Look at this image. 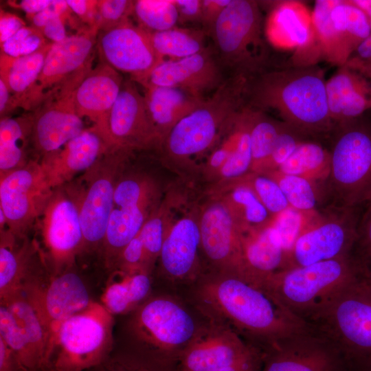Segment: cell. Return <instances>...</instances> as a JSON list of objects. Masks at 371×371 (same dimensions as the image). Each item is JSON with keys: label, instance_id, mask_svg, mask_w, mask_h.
Listing matches in <instances>:
<instances>
[{"label": "cell", "instance_id": "55", "mask_svg": "<svg viewBox=\"0 0 371 371\" xmlns=\"http://www.w3.org/2000/svg\"><path fill=\"white\" fill-rule=\"evenodd\" d=\"M262 361L263 351L258 348H255L243 359L219 371H260Z\"/></svg>", "mask_w": 371, "mask_h": 371}, {"label": "cell", "instance_id": "7", "mask_svg": "<svg viewBox=\"0 0 371 371\" xmlns=\"http://www.w3.org/2000/svg\"><path fill=\"white\" fill-rule=\"evenodd\" d=\"M351 256L280 271L261 286L306 323L326 302L361 274Z\"/></svg>", "mask_w": 371, "mask_h": 371}, {"label": "cell", "instance_id": "45", "mask_svg": "<svg viewBox=\"0 0 371 371\" xmlns=\"http://www.w3.org/2000/svg\"><path fill=\"white\" fill-rule=\"evenodd\" d=\"M238 180L252 189L272 216L290 207L278 184L269 175L251 172Z\"/></svg>", "mask_w": 371, "mask_h": 371}, {"label": "cell", "instance_id": "46", "mask_svg": "<svg viewBox=\"0 0 371 371\" xmlns=\"http://www.w3.org/2000/svg\"><path fill=\"white\" fill-rule=\"evenodd\" d=\"M164 207L162 203L138 234L143 245L145 265L159 256L165 235L170 225Z\"/></svg>", "mask_w": 371, "mask_h": 371}, {"label": "cell", "instance_id": "22", "mask_svg": "<svg viewBox=\"0 0 371 371\" xmlns=\"http://www.w3.org/2000/svg\"><path fill=\"white\" fill-rule=\"evenodd\" d=\"M333 124L356 119L371 109V67L350 57L326 82Z\"/></svg>", "mask_w": 371, "mask_h": 371}, {"label": "cell", "instance_id": "60", "mask_svg": "<svg viewBox=\"0 0 371 371\" xmlns=\"http://www.w3.org/2000/svg\"><path fill=\"white\" fill-rule=\"evenodd\" d=\"M52 1L23 0L19 3V8L31 16L47 8Z\"/></svg>", "mask_w": 371, "mask_h": 371}, {"label": "cell", "instance_id": "19", "mask_svg": "<svg viewBox=\"0 0 371 371\" xmlns=\"http://www.w3.org/2000/svg\"><path fill=\"white\" fill-rule=\"evenodd\" d=\"M201 249L225 273L241 276V235L233 216L218 196L198 214Z\"/></svg>", "mask_w": 371, "mask_h": 371}, {"label": "cell", "instance_id": "8", "mask_svg": "<svg viewBox=\"0 0 371 371\" xmlns=\"http://www.w3.org/2000/svg\"><path fill=\"white\" fill-rule=\"evenodd\" d=\"M128 163L116 183L103 243L109 258L120 256L162 203L157 181L144 172L129 170Z\"/></svg>", "mask_w": 371, "mask_h": 371}, {"label": "cell", "instance_id": "42", "mask_svg": "<svg viewBox=\"0 0 371 371\" xmlns=\"http://www.w3.org/2000/svg\"><path fill=\"white\" fill-rule=\"evenodd\" d=\"M150 288L148 276L145 273H135L109 286L104 297V304L112 313H124L142 300L148 293Z\"/></svg>", "mask_w": 371, "mask_h": 371}, {"label": "cell", "instance_id": "33", "mask_svg": "<svg viewBox=\"0 0 371 371\" xmlns=\"http://www.w3.org/2000/svg\"><path fill=\"white\" fill-rule=\"evenodd\" d=\"M218 197L229 209L240 233L268 225L272 215L252 189L241 181L226 183Z\"/></svg>", "mask_w": 371, "mask_h": 371}, {"label": "cell", "instance_id": "49", "mask_svg": "<svg viewBox=\"0 0 371 371\" xmlns=\"http://www.w3.org/2000/svg\"><path fill=\"white\" fill-rule=\"evenodd\" d=\"M47 43L39 30L25 26L1 44V53L14 58L20 57L37 51Z\"/></svg>", "mask_w": 371, "mask_h": 371}, {"label": "cell", "instance_id": "32", "mask_svg": "<svg viewBox=\"0 0 371 371\" xmlns=\"http://www.w3.org/2000/svg\"><path fill=\"white\" fill-rule=\"evenodd\" d=\"M330 17L340 58L344 64L370 34V20L353 1L335 0Z\"/></svg>", "mask_w": 371, "mask_h": 371}, {"label": "cell", "instance_id": "38", "mask_svg": "<svg viewBox=\"0 0 371 371\" xmlns=\"http://www.w3.org/2000/svg\"><path fill=\"white\" fill-rule=\"evenodd\" d=\"M0 227V291L3 299L16 292L15 285L27 269L31 250L25 243L17 249L14 246L17 238L8 225H1Z\"/></svg>", "mask_w": 371, "mask_h": 371}, {"label": "cell", "instance_id": "13", "mask_svg": "<svg viewBox=\"0 0 371 371\" xmlns=\"http://www.w3.org/2000/svg\"><path fill=\"white\" fill-rule=\"evenodd\" d=\"M56 272L72 264L84 247L78 196L73 181L57 187L36 221Z\"/></svg>", "mask_w": 371, "mask_h": 371}, {"label": "cell", "instance_id": "44", "mask_svg": "<svg viewBox=\"0 0 371 371\" xmlns=\"http://www.w3.org/2000/svg\"><path fill=\"white\" fill-rule=\"evenodd\" d=\"M251 109L248 107L247 117L237 143L227 161L218 172L221 179L225 183L236 181L251 172Z\"/></svg>", "mask_w": 371, "mask_h": 371}, {"label": "cell", "instance_id": "57", "mask_svg": "<svg viewBox=\"0 0 371 371\" xmlns=\"http://www.w3.org/2000/svg\"><path fill=\"white\" fill-rule=\"evenodd\" d=\"M40 31L45 37L53 43L62 41L67 37L63 19L59 15L49 19Z\"/></svg>", "mask_w": 371, "mask_h": 371}, {"label": "cell", "instance_id": "54", "mask_svg": "<svg viewBox=\"0 0 371 371\" xmlns=\"http://www.w3.org/2000/svg\"><path fill=\"white\" fill-rule=\"evenodd\" d=\"M66 2L70 10L88 23L89 26H93L98 23V1L67 0Z\"/></svg>", "mask_w": 371, "mask_h": 371}, {"label": "cell", "instance_id": "24", "mask_svg": "<svg viewBox=\"0 0 371 371\" xmlns=\"http://www.w3.org/2000/svg\"><path fill=\"white\" fill-rule=\"evenodd\" d=\"M123 82V76L119 71L100 61L73 91L74 104L78 115L82 119L89 118L93 123L91 126L110 146L109 117Z\"/></svg>", "mask_w": 371, "mask_h": 371}, {"label": "cell", "instance_id": "16", "mask_svg": "<svg viewBox=\"0 0 371 371\" xmlns=\"http://www.w3.org/2000/svg\"><path fill=\"white\" fill-rule=\"evenodd\" d=\"M111 146L131 153L156 149L160 144L146 108L144 95L135 82L124 80L109 121Z\"/></svg>", "mask_w": 371, "mask_h": 371}, {"label": "cell", "instance_id": "63", "mask_svg": "<svg viewBox=\"0 0 371 371\" xmlns=\"http://www.w3.org/2000/svg\"><path fill=\"white\" fill-rule=\"evenodd\" d=\"M370 26H371V19H370Z\"/></svg>", "mask_w": 371, "mask_h": 371}, {"label": "cell", "instance_id": "17", "mask_svg": "<svg viewBox=\"0 0 371 371\" xmlns=\"http://www.w3.org/2000/svg\"><path fill=\"white\" fill-rule=\"evenodd\" d=\"M135 328L148 344L161 351L186 350L199 331L190 314L178 302L157 297L143 305Z\"/></svg>", "mask_w": 371, "mask_h": 371}, {"label": "cell", "instance_id": "23", "mask_svg": "<svg viewBox=\"0 0 371 371\" xmlns=\"http://www.w3.org/2000/svg\"><path fill=\"white\" fill-rule=\"evenodd\" d=\"M255 348L224 325L199 330L184 350L182 371H219L243 359Z\"/></svg>", "mask_w": 371, "mask_h": 371}, {"label": "cell", "instance_id": "43", "mask_svg": "<svg viewBox=\"0 0 371 371\" xmlns=\"http://www.w3.org/2000/svg\"><path fill=\"white\" fill-rule=\"evenodd\" d=\"M319 210L304 212L289 207L272 216L270 225L276 231L288 254L298 238L320 217Z\"/></svg>", "mask_w": 371, "mask_h": 371}, {"label": "cell", "instance_id": "59", "mask_svg": "<svg viewBox=\"0 0 371 371\" xmlns=\"http://www.w3.org/2000/svg\"><path fill=\"white\" fill-rule=\"evenodd\" d=\"M350 57L371 67V33L358 45Z\"/></svg>", "mask_w": 371, "mask_h": 371}, {"label": "cell", "instance_id": "15", "mask_svg": "<svg viewBox=\"0 0 371 371\" xmlns=\"http://www.w3.org/2000/svg\"><path fill=\"white\" fill-rule=\"evenodd\" d=\"M265 21L264 31L268 43L280 49L294 50L291 62L311 65L310 56L315 60L322 56L312 14L304 3L280 1L272 3Z\"/></svg>", "mask_w": 371, "mask_h": 371}, {"label": "cell", "instance_id": "61", "mask_svg": "<svg viewBox=\"0 0 371 371\" xmlns=\"http://www.w3.org/2000/svg\"><path fill=\"white\" fill-rule=\"evenodd\" d=\"M371 19V1H353Z\"/></svg>", "mask_w": 371, "mask_h": 371}, {"label": "cell", "instance_id": "18", "mask_svg": "<svg viewBox=\"0 0 371 371\" xmlns=\"http://www.w3.org/2000/svg\"><path fill=\"white\" fill-rule=\"evenodd\" d=\"M74 90L50 95L31 115L30 142L41 159L58 152L85 129L74 106Z\"/></svg>", "mask_w": 371, "mask_h": 371}, {"label": "cell", "instance_id": "36", "mask_svg": "<svg viewBox=\"0 0 371 371\" xmlns=\"http://www.w3.org/2000/svg\"><path fill=\"white\" fill-rule=\"evenodd\" d=\"M330 170V152L313 139L301 143L291 156L277 170L322 184Z\"/></svg>", "mask_w": 371, "mask_h": 371}, {"label": "cell", "instance_id": "6", "mask_svg": "<svg viewBox=\"0 0 371 371\" xmlns=\"http://www.w3.org/2000/svg\"><path fill=\"white\" fill-rule=\"evenodd\" d=\"M259 3L231 0L221 14L210 36L219 63L232 72L251 78L270 65Z\"/></svg>", "mask_w": 371, "mask_h": 371}, {"label": "cell", "instance_id": "58", "mask_svg": "<svg viewBox=\"0 0 371 371\" xmlns=\"http://www.w3.org/2000/svg\"><path fill=\"white\" fill-rule=\"evenodd\" d=\"M13 97L5 82L0 78V113L1 117H5L15 109Z\"/></svg>", "mask_w": 371, "mask_h": 371}, {"label": "cell", "instance_id": "5", "mask_svg": "<svg viewBox=\"0 0 371 371\" xmlns=\"http://www.w3.org/2000/svg\"><path fill=\"white\" fill-rule=\"evenodd\" d=\"M330 170L323 183L329 207L363 206L371 199V118L366 113L334 124Z\"/></svg>", "mask_w": 371, "mask_h": 371}, {"label": "cell", "instance_id": "31", "mask_svg": "<svg viewBox=\"0 0 371 371\" xmlns=\"http://www.w3.org/2000/svg\"><path fill=\"white\" fill-rule=\"evenodd\" d=\"M53 43L26 56L11 57L1 53V79L9 88L15 107L34 110V95L45 59Z\"/></svg>", "mask_w": 371, "mask_h": 371}, {"label": "cell", "instance_id": "56", "mask_svg": "<svg viewBox=\"0 0 371 371\" xmlns=\"http://www.w3.org/2000/svg\"><path fill=\"white\" fill-rule=\"evenodd\" d=\"M25 26V22L16 15L1 12L0 17L1 44L5 42Z\"/></svg>", "mask_w": 371, "mask_h": 371}, {"label": "cell", "instance_id": "10", "mask_svg": "<svg viewBox=\"0 0 371 371\" xmlns=\"http://www.w3.org/2000/svg\"><path fill=\"white\" fill-rule=\"evenodd\" d=\"M55 188L39 158L0 177V210L16 238H25L43 214Z\"/></svg>", "mask_w": 371, "mask_h": 371}, {"label": "cell", "instance_id": "14", "mask_svg": "<svg viewBox=\"0 0 371 371\" xmlns=\"http://www.w3.org/2000/svg\"><path fill=\"white\" fill-rule=\"evenodd\" d=\"M100 61L142 85L161 62L155 52L149 32L131 19L100 29L96 41Z\"/></svg>", "mask_w": 371, "mask_h": 371}, {"label": "cell", "instance_id": "21", "mask_svg": "<svg viewBox=\"0 0 371 371\" xmlns=\"http://www.w3.org/2000/svg\"><path fill=\"white\" fill-rule=\"evenodd\" d=\"M222 66L210 47L178 60L159 63L141 85L181 89L196 95L215 91L225 80Z\"/></svg>", "mask_w": 371, "mask_h": 371}, {"label": "cell", "instance_id": "53", "mask_svg": "<svg viewBox=\"0 0 371 371\" xmlns=\"http://www.w3.org/2000/svg\"><path fill=\"white\" fill-rule=\"evenodd\" d=\"M174 3L178 14V24L201 23V0H174Z\"/></svg>", "mask_w": 371, "mask_h": 371}, {"label": "cell", "instance_id": "40", "mask_svg": "<svg viewBox=\"0 0 371 371\" xmlns=\"http://www.w3.org/2000/svg\"><path fill=\"white\" fill-rule=\"evenodd\" d=\"M282 124V121L277 120L265 112L251 109L250 124L251 172H259L268 160Z\"/></svg>", "mask_w": 371, "mask_h": 371}, {"label": "cell", "instance_id": "51", "mask_svg": "<svg viewBox=\"0 0 371 371\" xmlns=\"http://www.w3.org/2000/svg\"><path fill=\"white\" fill-rule=\"evenodd\" d=\"M124 269H136L145 265L143 245L138 234L122 249L118 256Z\"/></svg>", "mask_w": 371, "mask_h": 371}, {"label": "cell", "instance_id": "50", "mask_svg": "<svg viewBox=\"0 0 371 371\" xmlns=\"http://www.w3.org/2000/svg\"><path fill=\"white\" fill-rule=\"evenodd\" d=\"M133 11V1H98L97 14L100 29L109 27L131 19Z\"/></svg>", "mask_w": 371, "mask_h": 371}, {"label": "cell", "instance_id": "29", "mask_svg": "<svg viewBox=\"0 0 371 371\" xmlns=\"http://www.w3.org/2000/svg\"><path fill=\"white\" fill-rule=\"evenodd\" d=\"M36 307L45 324L51 330L70 317L83 311L89 304V295L85 283L74 272L57 275L49 283ZM46 325V324H45ZM47 326V325H46Z\"/></svg>", "mask_w": 371, "mask_h": 371}, {"label": "cell", "instance_id": "52", "mask_svg": "<svg viewBox=\"0 0 371 371\" xmlns=\"http://www.w3.org/2000/svg\"><path fill=\"white\" fill-rule=\"evenodd\" d=\"M231 0H201V30L209 36L218 18Z\"/></svg>", "mask_w": 371, "mask_h": 371}, {"label": "cell", "instance_id": "34", "mask_svg": "<svg viewBox=\"0 0 371 371\" xmlns=\"http://www.w3.org/2000/svg\"><path fill=\"white\" fill-rule=\"evenodd\" d=\"M32 115L0 122V177L25 166L31 159L27 146L30 142Z\"/></svg>", "mask_w": 371, "mask_h": 371}, {"label": "cell", "instance_id": "26", "mask_svg": "<svg viewBox=\"0 0 371 371\" xmlns=\"http://www.w3.org/2000/svg\"><path fill=\"white\" fill-rule=\"evenodd\" d=\"M54 333L56 343L61 349V359L74 367L91 361L102 351L107 337L102 319L91 312L70 317Z\"/></svg>", "mask_w": 371, "mask_h": 371}, {"label": "cell", "instance_id": "9", "mask_svg": "<svg viewBox=\"0 0 371 371\" xmlns=\"http://www.w3.org/2000/svg\"><path fill=\"white\" fill-rule=\"evenodd\" d=\"M133 153L111 147L75 181L84 247L103 245L117 181Z\"/></svg>", "mask_w": 371, "mask_h": 371}, {"label": "cell", "instance_id": "30", "mask_svg": "<svg viewBox=\"0 0 371 371\" xmlns=\"http://www.w3.org/2000/svg\"><path fill=\"white\" fill-rule=\"evenodd\" d=\"M142 87L146 108L160 147L171 129L205 99L178 88L147 85Z\"/></svg>", "mask_w": 371, "mask_h": 371}, {"label": "cell", "instance_id": "35", "mask_svg": "<svg viewBox=\"0 0 371 371\" xmlns=\"http://www.w3.org/2000/svg\"><path fill=\"white\" fill-rule=\"evenodd\" d=\"M12 313L17 327L26 343L35 366L47 355L46 325L35 304L18 296L14 292L3 299Z\"/></svg>", "mask_w": 371, "mask_h": 371}, {"label": "cell", "instance_id": "27", "mask_svg": "<svg viewBox=\"0 0 371 371\" xmlns=\"http://www.w3.org/2000/svg\"><path fill=\"white\" fill-rule=\"evenodd\" d=\"M240 235L243 278L260 286L273 274L286 269L287 254L270 223Z\"/></svg>", "mask_w": 371, "mask_h": 371}, {"label": "cell", "instance_id": "1", "mask_svg": "<svg viewBox=\"0 0 371 371\" xmlns=\"http://www.w3.org/2000/svg\"><path fill=\"white\" fill-rule=\"evenodd\" d=\"M201 307L265 350L309 331L306 323L284 307L262 286L235 273L205 282L199 291Z\"/></svg>", "mask_w": 371, "mask_h": 371}, {"label": "cell", "instance_id": "20", "mask_svg": "<svg viewBox=\"0 0 371 371\" xmlns=\"http://www.w3.org/2000/svg\"><path fill=\"white\" fill-rule=\"evenodd\" d=\"M260 371H346L339 355L324 341L308 331L263 350Z\"/></svg>", "mask_w": 371, "mask_h": 371}, {"label": "cell", "instance_id": "47", "mask_svg": "<svg viewBox=\"0 0 371 371\" xmlns=\"http://www.w3.org/2000/svg\"><path fill=\"white\" fill-rule=\"evenodd\" d=\"M311 139L300 131L283 122L272 153L259 173L277 170L291 156L301 143Z\"/></svg>", "mask_w": 371, "mask_h": 371}, {"label": "cell", "instance_id": "4", "mask_svg": "<svg viewBox=\"0 0 371 371\" xmlns=\"http://www.w3.org/2000/svg\"><path fill=\"white\" fill-rule=\"evenodd\" d=\"M247 78L230 75L169 132L159 150L163 157L179 164L207 155L232 117L245 106Z\"/></svg>", "mask_w": 371, "mask_h": 371}, {"label": "cell", "instance_id": "41", "mask_svg": "<svg viewBox=\"0 0 371 371\" xmlns=\"http://www.w3.org/2000/svg\"><path fill=\"white\" fill-rule=\"evenodd\" d=\"M132 16L137 25L148 32L165 31L178 25L174 0L133 1Z\"/></svg>", "mask_w": 371, "mask_h": 371}, {"label": "cell", "instance_id": "28", "mask_svg": "<svg viewBox=\"0 0 371 371\" xmlns=\"http://www.w3.org/2000/svg\"><path fill=\"white\" fill-rule=\"evenodd\" d=\"M198 214H186L170 224L159 254L164 271L170 277L188 276L196 267L201 249Z\"/></svg>", "mask_w": 371, "mask_h": 371}, {"label": "cell", "instance_id": "39", "mask_svg": "<svg viewBox=\"0 0 371 371\" xmlns=\"http://www.w3.org/2000/svg\"><path fill=\"white\" fill-rule=\"evenodd\" d=\"M263 174L276 181L293 208L304 212L319 210L318 207L325 199L322 184L278 170Z\"/></svg>", "mask_w": 371, "mask_h": 371}, {"label": "cell", "instance_id": "2", "mask_svg": "<svg viewBox=\"0 0 371 371\" xmlns=\"http://www.w3.org/2000/svg\"><path fill=\"white\" fill-rule=\"evenodd\" d=\"M324 71L314 65L271 64L247 78L245 106L273 110L282 122L312 139L330 135L331 120Z\"/></svg>", "mask_w": 371, "mask_h": 371}, {"label": "cell", "instance_id": "48", "mask_svg": "<svg viewBox=\"0 0 371 371\" xmlns=\"http://www.w3.org/2000/svg\"><path fill=\"white\" fill-rule=\"evenodd\" d=\"M350 256L362 274L371 276V199L363 205Z\"/></svg>", "mask_w": 371, "mask_h": 371}, {"label": "cell", "instance_id": "3", "mask_svg": "<svg viewBox=\"0 0 371 371\" xmlns=\"http://www.w3.org/2000/svg\"><path fill=\"white\" fill-rule=\"evenodd\" d=\"M346 366H371V276L359 274L306 322Z\"/></svg>", "mask_w": 371, "mask_h": 371}, {"label": "cell", "instance_id": "37", "mask_svg": "<svg viewBox=\"0 0 371 371\" xmlns=\"http://www.w3.org/2000/svg\"><path fill=\"white\" fill-rule=\"evenodd\" d=\"M151 44L161 61L178 60L206 49L207 34L201 29L175 26L149 32Z\"/></svg>", "mask_w": 371, "mask_h": 371}, {"label": "cell", "instance_id": "11", "mask_svg": "<svg viewBox=\"0 0 371 371\" xmlns=\"http://www.w3.org/2000/svg\"><path fill=\"white\" fill-rule=\"evenodd\" d=\"M363 207H329L322 212L295 243L288 254L286 269L350 256Z\"/></svg>", "mask_w": 371, "mask_h": 371}, {"label": "cell", "instance_id": "12", "mask_svg": "<svg viewBox=\"0 0 371 371\" xmlns=\"http://www.w3.org/2000/svg\"><path fill=\"white\" fill-rule=\"evenodd\" d=\"M99 30L98 23L52 43L36 82L34 110L50 95L75 89L91 70Z\"/></svg>", "mask_w": 371, "mask_h": 371}, {"label": "cell", "instance_id": "25", "mask_svg": "<svg viewBox=\"0 0 371 371\" xmlns=\"http://www.w3.org/2000/svg\"><path fill=\"white\" fill-rule=\"evenodd\" d=\"M111 147L102 135L91 126L69 141L58 152L40 160L56 188L74 180L77 174L90 169Z\"/></svg>", "mask_w": 371, "mask_h": 371}, {"label": "cell", "instance_id": "62", "mask_svg": "<svg viewBox=\"0 0 371 371\" xmlns=\"http://www.w3.org/2000/svg\"><path fill=\"white\" fill-rule=\"evenodd\" d=\"M346 371H371V366H348Z\"/></svg>", "mask_w": 371, "mask_h": 371}]
</instances>
